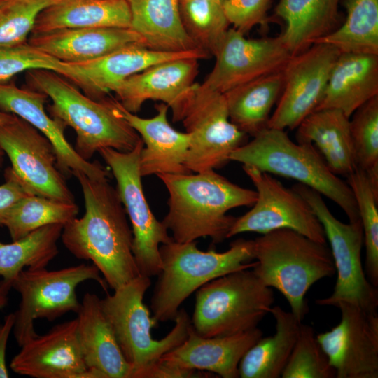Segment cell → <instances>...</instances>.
<instances>
[{
  "label": "cell",
  "instance_id": "cell-32",
  "mask_svg": "<svg viewBox=\"0 0 378 378\" xmlns=\"http://www.w3.org/2000/svg\"><path fill=\"white\" fill-rule=\"evenodd\" d=\"M283 88L280 71L227 91L224 95L230 121L246 134L254 136L267 127L270 112Z\"/></svg>",
  "mask_w": 378,
  "mask_h": 378
},
{
  "label": "cell",
  "instance_id": "cell-20",
  "mask_svg": "<svg viewBox=\"0 0 378 378\" xmlns=\"http://www.w3.org/2000/svg\"><path fill=\"white\" fill-rule=\"evenodd\" d=\"M47 98L41 92L19 88L13 82L0 83V109L26 120L51 142L57 167L64 176L80 172L92 179H108L106 169L98 162L82 158L68 142L64 135L66 127L44 109Z\"/></svg>",
  "mask_w": 378,
  "mask_h": 378
},
{
  "label": "cell",
  "instance_id": "cell-13",
  "mask_svg": "<svg viewBox=\"0 0 378 378\" xmlns=\"http://www.w3.org/2000/svg\"><path fill=\"white\" fill-rule=\"evenodd\" d=\"M244 34L229 28L216 46L212 56V71L197 90L225 94L258 78L282 71L292 53L280 36L249 39Z\"/></svg>",
  "mask_w": 378,
  "mask_h": 378
},
{
  "label": "cell",
  "instance_id": "cell-48",
  "mask_svg": "<svg viewBox=\"0 0 378 378\" xmlns=\"http://www.w3.org/2000/svg\"><path fill=\"white\" fill-rule=\"evenodd\" d=\"M211 1H216V2H218L219 4H221L223 5L227 0H211Z\"/></svg>",
  "mask_w": 378,
  "mask_h": 378
},
{
  "label": "cell",
  "instance_id": "cell-15",
  "mask_svg": "<svg viewBox=\"0 0 378 378\" xmlns=\"http://www.w3.org/2000/svg\"><path fill=\"white\" fill-rule=\"evenodd\" d=\"M0 148L11 168L29 191L36 195L75 202L65 176L57 165L51 142L26 120L15 115L0 126Z\"/></svg>",
  "mask_w": 378,
  "mask_h": 378
},
{
  "label": "cell",
  "instance_id": "cell-41",
  "mask_svg": "<svg viewBox=\"0 0 378 378\" xmlns=\"http://www.w3.org/2000/svg\"><path fill=\"white\" fill-rule=\"evenodd\" d=\"M64 62L41 51L28 42L11 46H0V83H6L16 74L43 69L61 71Z\"/></svg>",
  "mask_w": 378,
  "mask_h": 378
},
{
  "label": "cell",
  "instance_id": "cell-40",
  "mask_svg": "<svg viewBox=\"0 0 378 378\" xmlns=\"http://www.w3.org/2000/svg\"><path fill=\"white\" fill-rule=\"evenodd\" d=\"M57 0H2L0 2V46L24 43L40 13Z\"/></svg>",
  "mask_w": 378,
  "mask_h": 378
},
{
  "label": "cell",
  "instance_id": "cell-39",
  "mask_svg": "<svg viewBox=\"0 0 378 378\" xmlns=\"http://www.w3.org/2000/svg\"><path fill=\"white\" fill-rule=\"evenodd\" d=\"M283 378H336V372L320 345L314 329L300 325Z\"/></svg>",
  "mask_w": 378,
  "mask_h": 378
},
{
  "label": "cell",
  "instance_id": "cell-1",
  "mask_svg": "<svg viewBox=\"0 0 378 378\" xmlns=\"http://www.w3.org/2000/svg\"><path fill=\"white\" fill-rule=\"evenodd\" d=\"M73 175L82 188L85 214L64 225L60 238L76 258L91 260L115 290L140 275L126 211L108 179H92L80 172Z\"/></svg>",
  "mask_w": 378,
  "mask_h": 378
},
{
  "label": "cell",
  "instance_id": "cell-12",
  "mask_svg": "<svg viewBox=\"0 0 378 378\" xmlns=\"http://www.w3.org/2000/svg\"><path fill=\"white\" fill-rule=\"evenodd\" d=\"M243 169L254 185L257 197L250 211L236 218L227 238L247 232L263 234L279 229H290L326 244L320 220L300 195L254 167L243 165Z\"/></svg>",
  "mask_w": 378,
  "mask_h": 378
},
{
  "label": "cell",
  "instance_id": "cell-26",
  "mask_svg": "<svg viewBox=\"0 0 378 378\" xmlns=\"http://www.w3.org/2000/svg\"><path fill=\"white\" fill-rule=\"evenodd\" d=\"M376 96L378 55L340 53L316 110L337 108L350 118L360 106Z\"/></svg>",
  "mask_w": 378,
  "mask_h": 378
},
{
  "label": "cell",
  "instance_id": "cell-30",
  "mask_svg": "<svg viewBox=\"0 0 378 378\" xmlns=\"http://www.w3.org/2000/svg\"><path fill=\"white\" fill-rule=\"evenodd\" d=\"M340 1L279 0L276 15L286 23L281 36L293 55L333 31L339 22Z\"/></svg>",
  "mask_w": 378,
  "mask_h": 378
},
{
  "label": "cell",
  "instance_id": "cell-6",
  "mask_svg": "<svg viewBox=\"0 0 378 378\" xmlns=\"http://www.w3.org/2000/svg\"><path fill=\"white\" fill-rule=\"evenodd\" d=\"M234 150L230 161L295 179L336 203L350 222L360 220L349 184L335 174L313 144L293 141L285 130L269 128Z\"/></svg>",
  "mask_w": 378,
  "mask_h": 378
},
{
  "label": "cell",
  "instance_id": "cell-25",
  "mask_svg": "<svg viewBox=\"0 0 378 378\" xmlns=\"http://www.w3.org/2000/svg\"><path fill=\"white\" fill-rule=\"evenodd\" d=\"M77 314L78 337L86 367L100 372L104 378H132V368L102 310L101 299L86 293Z\"/></svg>",
  "mask_w": 378,
  "mask_h": 378
},
{
  "label": "cell",
  "instance_id": "cell-19",
  "mask_svg": "<svg viewBox=\"0 0 378 378\" xmlns=\"http://www.w3.org/2000/svg\"><path fill=\"white\" fill-rule=\"evenodd\" d=\"M210 56L203 50L164 52L142 45L123 47L100 57L77 63L64 62L59 74L78 86L88 97L102 100L128 77L157 64L185 57Z\"/></svg>",
  "mask_w": 378,
  "mask_h": 378
},
{
  "label": "cell",
  "instance_id": "cell-28",
  "mask_svg": "<svg viewBox=\"0 0 378 378\" xmlns=\"http://www.w3.org/2000/svg\"><path fill=\"white\" fill-rule=\"evenodd\" d=\"M350 118L337 108L318 109L297 127L298 143L315 144L330 170L347 176L356 167Z\"/></svg>",
  "mask_w": 378,
  "mask_h": 378
},
{
  "label": "cell",
  "instance_id": "cell-18",
  "mask_svg": "<svg viewBox=\"0 0 378 378\" xmlns=\"http://www.w3.org/2000/svg\"><path fill=\"white\" fill-rule=\"evenodd\" d=\"M198 60L185 57L157 64L128 77L113 92L131 113L139 111L147 100L160 101L172 109L174 122L181 121L197 88Z\"/></svg>",
  "mask_w": 378,
  "mask_h": 378
},
{
  "label": "cell",
  "instance_id": "cell-8",
  "mask_svg": "<svg viewBox=\"0 0 378 378\" xmlns=\"http://www.w3.org/2000/svg\"><path fill=\"white\" fill-rule=\"evenodd\" d=\"M274 293L247 269L206 283L197 290L191 325L205 337H221L257 328L270 314Z\"/></svg>",
  "mask_w": 378,
  "mask_h": 378
},
{
  "label": "cell",
  "instance_id": "cell-38",
  "mask_svg": "<svg viewBox=\"0 0 378 378\" xmlns=\"http://www.w3.org/2000/svg\"><path fill=\"white\" fill-rule=\"evenodd\" d=\"M350 131L358 168L368 175L378 191V96L352 114Z\"/></svg>",
  "mask_w": 378,
  "mask_h": 378
},
{
  "label": "cell",
  "instance_id": "cell-42",
  "mask_svg": "<svg viewBox=\"0 0 378 378\" xmlns=\"http://www.w3.org/2000/svg\"><path fill=\"white\" fill-rule=\"evenodd\" d=\"M271 0H227L223 8L233 28L246 34L258 24H265Z\"/></svg>",
  "mask_w": 378,
  "mask_h": 378
},
{
  "label": "cell",
  "instance_id": "cell-2",
  "mask_svg": "<svg viewBox=\"0 0 378 378\" xmlns=\"http://www.w3.org/2000/svg\"><path fill=\"white\" fill-rule=\"evenodd\" d=\"M156 176L169 192V210L162 223L177 242L200 237H209L214 244L223 241L237 218L227 212L252 206L257 197L255 190L231 182L215 170Z\"/></svg>",
  "mask_w": 378,
  "mask_h": 378
},
{
  "label": "cell",
  "instance_id": "cell-44",
  "mask_svg": "<svg viewBox=\"0 0 378 378\" xmlns=\"http://www.w3.org/2000/svg\"><path fill=\"white\" fill-rule=\"evenodd\" d=\"M211 372L183 369L176 366L157 362L147 369L141 378L213 377Z\"/></svg>",
  "mask_w": 378,
  "mask_h": 378
},
{
  "label": "cell",
  "instance_id": "cell-5",
  "mask_svg": "<svg viewBox=\"0 0 378 378\" xmlns=\"http://www.w3.org/2000/svg\"><path fill=\"white\" fill-rule=\"evenodd\" d=\"M162 269L150 300L158 322L174 321L181 304L206 283L227 274L255 265L253 240L239 239L228 250H200L195 241L161 244Z\"/></svg>",
  "mask_w": 378,
  "mask_h": 378
},
{
  "label": "cell",
  "instance_id": "cell-36",
  "mask_svg": "<svg viewBox=\"0 0 378 378\" xmlns=\"http://www.w3.org/2000/svg\"><path fill=\"white\" fill-rule=\"evenodd\" d=\"M359 214L365 246V267L370 283L378 286V191L366 173L356 167L347 176Z\"/></svg>",
  "mask_w": 378,
  "mask_h": 378
},
{
  "label": "cell",
  "instance_id": "cell-35",
  "mask_svg": "<svg viewBox=\"0 0 378 378\" xmlns=\"http://www.w3.org/2000/svg\"><path fill=\"white\" fill-rule=\"evenodd\" d=\"M78 207L75 202H65L36 195L21 199L11 209L3 225L13 241L48 225H65L76 217Z\"/></svg>",
  "mask_w": 378,
  "mask_h": 378
},
{
  "label": "cell",
  "instance_id": "cell-7",
  "mask_svg": "<svg viewBox=\"0 0 378 378\" xmlns=\"http://www.w3.org/2000/svg\"><path fill=\"white\" fill-rule=\"evenodd\" d=\"M151 285L150 277L139 275L112 295L101 299L120 351L132 368V378H141L144 372L166 353L180 345L188 337L191 319L183 309L178 310L175 325L161 340H155L151 329L158 321L144 302Z\"/></svg>",
  "mask_w": 378,
  "mask_h": 378
},
{
  "label": "cell",
  "instance_id": "cell-31",
  "mask_svg": "<svg viewBox=\"0 0 378 378\" xmlns=\"http://www.w3.org/2000/svg\"><path fill=\"white\" fill-rule=\"evenodd\" d=\"M276 332L262 337L242 357L239 365L241 378L281 377L296 342L302 322L291 312L272 307Z\"/></svg>",
  "mask_w": 378,
  "mask_h": 378
},
{
  "label": "cell",
  "instance_id": "cell-45",
  "mask_svg": "<svg viewBox=\"0 0 378 378\" xmlns=\"http://www.w3.org/2000/svg\"><path fill=\"white\" fill-rule=\"evenodd\" d=\"M15 320V313H10L5 316L3 323L0 324V378L9 377L6 362V352L10 335L13 332Z\"/></svg>",
  "mask_w": 378,
  "mask_h": 378
},
{
  "label": "cell",
  "instance_id": "cell-29",
  "mask_svg": "<svg viewBox=\"0 0 378 378\" xmlns=\"http://www.w3.org/2000/svg\"><path fill=\"white\" fill-rule=\"evenodd\" d=\"M127 0H57L38 15L31 34L73 28H130Z\"/></svg>",
  "mask_w": 378,
  "mask_h": 378
},
{
  "label": "cell",
  "instance_id": "cell-37",
  "mask_svg": "<svg viewBox=\"0 0 378 378\" xmlns=\"http://www.w3.org/2000/svg\"><path fill=\"white\" fill-rule=\"evenodd\" d=\"M183 26L198 48L209 56L230 24L223 5L211 0H180Z\"/></svg>",
  "mask_w": 378,
  "mask_h": 378
},
{
  "label": "cell",
  "instance_id": "cell-17",
  "mask_svg": "<svg viewBox=\"0 0 378 378\" xmlns=\"http://www.w3.org/2000/svg\"><path fill=\"white\" fill-rule=\"evenodd\" d=\"M340 322L316 335L336 378L378 377V314L347 302H339Z\"/></svg>",
  "mask_w": 378,
  "mask_h": 378
},
{
  "label": "cell",
  "instance_id": "cell-10",
  "mask_svg": "<svg viewBox=\"0 0 378 378\" xmlns=\"http://www.w3.org/2000/svg\"><path fill=\"white\" fill-rule=\"evenodd\" d=\"M309 204L320 220L330 245L337 280L332 293L316 303L336 307L347 302L368 311H377L378 291L367 279L361 261L364 245L360 220L344 223L333 216L316 190L298 183L293 188Z\"/></svg>",
  "mask_w": 378,
  "mask_h": 378
},
{
  "label": "cell",
  "instance_id": "cell-16",
  "mask_svg": "<svg viewBox=\"0 0 378 378\" xmlns=\"http://www.w3.org/2000/svg\"><path fill=\"white\" fill-rule=\"evenodd\" d=\"M340 54L332 46L314 43L292 55L282 70L283 90L267 127L293 130L317 108Z\"/></svg>",
  "mask_w": 378,
  "mask_h": 378
},
{
  "label": "cell",
  "instance_id": "cell-22",
  "mask_svg": "<svg viewBox=\"0 0 378 378\" xmlns=\"http://www.w3.org/2000/svg\"><path fill=\"white\" fill-rule=\"evenodd\" d=\"M118 113L139 134L144 142L139 169L141 176L160 174H187L186 160L190 146V134L176 130L169 122V106L161 102L155 108L153 118H144L125 109L111 97Z\"/></svg>",
  "mask_w": 378,
  "mask_h": 378
},
{
  "label": "cell",
  "instance_id": "cell-27",
  "mask_svg": "<svg viewBox=\"0 0 378 378\" xmlns=\"http://www.w3.org/2000/svg\"><path fill=\"white\" fill-rule=\"evenodd\" d=\"M131 13L130 29L146 48L164 52L201 49L187 33L181 19L180 0H127Z\"/></svg>",
  "mask_w": 378,
  "mask_h": 378
},
{
  "label": "cell",
  "instance_id": "cell-3",
  "mask_svg": "<svg viewBox=\"0 0 378 378\" xmlns=\"http://www.w3.org/2000/svg\"><path fill=\"white\" fill-rule=\"evenodd\" d=\"M26 79L33 90L52 100L48 107L51 117L76 133L74 147L84 160L92 158L102 148L127 152L141 139L116 111L111 97L93 99L58 73L43 69L26 71Z\"/></svg>",
  "mask_w": 378,
  "mask_h": 378
},
{
  "label": "cell",
  "instance_id": "cell-24",
  "mask_svg": "<svg viewBox=\"0 0 378 378\" xmlns=\"http://www.w3.org/2000/svg\"><path fill=\"white\" fill-rule=\"evenodd\" d=\"M27 42L67 63L92 60L131 45L145 46L130 28H73L31 34Z\"/></svg>",
  "mask_w": 378,
  "mask_h": 378
},
{
  "label": "cell",
  "instance_id": "cell-47",
  "mask_svg": "<svg viewBox=\"0 0 378 378\" xmlns=\"http://www.w3.org/2000/svg\"><path fill=\"white\" fill-rule=\"evenodd\" d=\"M14 116H15L14 114L6 113L0 109V126L12 120ZM4 155H5L4 152L0 148V167L2 166L4 163Z\"/></svg>",
  "mask_w": 378,
  "mask_h": 378
},
{
  "label": "cell",
  "instance_id": "cell-9",
  "mask_svg": "<svg viewBox=\"0 0 378 378\" xmlns=\"http://www.w3.org/2000/svg\"><path fill=\"white\" fill-rule=\"evenodd\" d=\"M94 281L106 291L107 284L94 265L80 264L59 270L46 267L23 270L12 281V288L21 297L18 309L14 312L13 329L20 347L38 335L34 321L55 320L68 312L77 313L80 307L76 295L78 285Z\"/></svg>",
  "mask_w": 378,
  "mask_h": 378
},
{
  "label": "cell",
  "instance_id": "cell-23",
  "mask_svg": "<svg viewBox=\"0 0 378 378\" xmlns=\"http://www.w3.org/2000/svg\"><path fill=\"white\" fill-rule=\"evenodd\" d=\"M262 335L257 327L234 335L205 337L196 333L191 325L187 338L159 360L183 369L213 372L223 378H237L242 357Z\"/></svg>",
  "mask_w": 378,
  "mask_h": 378
},
{
  "label": "cell",
  "instance_id": "cell-43",
  "mask_svg": "<svg viewBox=\"0 0 378 378\" xmlns=\"http://www.w3.org/2000/svg\"><path fill=\"white\" fill-rule=\"evenodd\" d=\"M5 183L0 185V225L14 206L23 197L34 195L24 185L11 167L4 171Z\"/></svg>",
  "mask_w": 378,
  "mask_h": 378
},
{
  "label": "cell",
  "instance_id": "cell-11",
  "mask_svg": "<svg viewBox=\"0 0 378 378\" xmlns=\"http://www.w3.org/2000/svg\"><path fill=\"white\" fill-rule=\"evenodd\" d=\"M143 147L141 139L130 151L105 148L99 153L116 180V189L130 221L132 252L139 274L150 278L158 276L162 269L160 245L174 239L162 221L153 215L146 199L139 169Z\"/></svg>",
  "mask_w": 378,
  "mask_h": 378
},
{
  "label": "cell",
  "instance_id": "cell-46",
  "mask_svg": "<svg viewBox=\"0 0 378 378\" xmlns=\"http://www.w3.org/2000/svg\"><path fill=\"white\" fill-rule=\"evenodd\" d=\"M11 281L2 280L0 281V309H3L8 303V294L12 288Z\"/></svg>",
  "mask_w": 378,
  "mask_h": 378
},
{
  "label": "cell",
  "instance_id": "cell-34",
  "mask_svg": "<svg viewBox=\"0 0 378 378\" xmlns=\"http://www.w3.org/2000/svg\"><path fill=\"white\" fill-rule=\"evenodd\" d=\"M63 227L50 224L11 243L0 241V276L12 282L25 267H46L59 253L57 244Z\"/></svg>",
  "mask_w": 378,
  "mask_h": 378
},
{
  "label": "cell",
  "instance_id": "cell-21",
  "mask_svg": "<svg viewBox=\"0 0 378 378\" xmlns=\"http://www.w3.org/2000/svg\"><path fill=\"white\" fill-rule=\"evenodd\" d=\"M10 369L33 378H78L86 368L78 337L77 318L54 326L23 345Z\"/></svg>",
  "mask_w": 378,
  "mask_h": 378
},
{
  "label": "cell",
  "instance_id": "cell-4",
  "mask_svg": "<svg viewBox=\"0 0 378 378\" xmlns=\"http://www.w3.org/2000/svg\"><path fill=\"white\" fill-rule=\"evenodd\" d=\"M253 272L266 286L287 300L291 312L302 322L308 312L305 295L319 280L332 276L335 267L326 244L290 229H279L253 240Z\"/></svg>",
  "mask_w": 378,
  "mask_h": 378
},
{
  "label": "cell",
  "instance_id": "cell-14",
  "mask_svg": "<svg viewBox=\"0 0 378 378\" xmlns=\"http://www.w3.org/2000/svg\"><path fill=\"white\" fill-rule=\"evenodd\" d=\"M181 122L190 134L185 164L192 173L223 166L230 153L245 144L247 134L230 121L224 94L196 88Z\"/></svg>",
  "mask_w": 378,
  "mask_h": 378
},
{
  "label": "cell",
  "instance_id": "cell-49",
  "mask_svg": "<svg viewBox=\"0 0 378 378\" xmlns=\"http://www.w3.org/2000/svg\"><path fill=\"white\" fill-rule=\"evenodd\" d=\"M2 0H0V2Z\"/></svg>",
  "mask_w": 378,
  "mask_h": 378
},
{
  "label": "cell",
  "instance_id": "cell-33",
  "mask_svg": "<svg viewBox=\"0 0 378 378\" xmlns=\"http://www.w3.org/2000/svg\"><path fill=\"white\" fill-rule=\"evenodd\" d=\"M346 18L339 28L316 40L340 53L378 55V0H344Z\"/></svg>",
  "mask_w": 378,
  "mask_h": 378
}]
</instances>
